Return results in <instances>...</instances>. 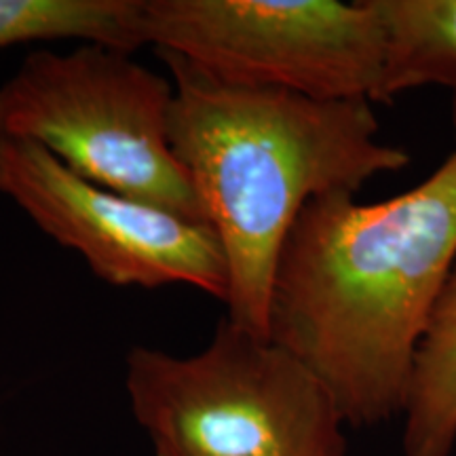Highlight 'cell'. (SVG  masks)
I'll list each match as a JSON object with an SVG mask.
<instances>
[{
	"instance_id": "2",
	"label": "cell",
	"mask_w": 456,
	"mask_h": 456,
	"mask_svg": "<svg viewBox=\"0 0 456 456\" xmlns=\"http://www.w3.org/2000/svg\"><path fill=\"white\" fill-rule=\"evenodd\" d=\"M174 83L171 151L218 235L228 265V319L269 336L279 254L302 208L355 192L410 155L379 140L363 100L319 102L279 89L228 87L159 51Z\"/></svg>"
},
{
	"instance_id": "6",
	"label": "cell",
	"mask_w": 456,
	"mask_h": 456,
	"mask_svg": "<svg viewBox=\"0 0 456 456\" xmlns=\"http://www.w3.org/2000/svg\"><path fill=\"white\" fill-rule=\"evenodd\" d=\"M0 195L94 275L118 288L186 283L226 302L228 265L212 226L81 178L47 148L0 135Z\"/></svg>"
},
{
	"instance_id": "11",
	"label": "cell",
	"mask_w": 456,
	"mask_h": 456,
	"mask_svg": "<svg viewBox=\"0 0 456 456\" xmlns=\"http://www.w3.org/2000/svg\"><path fill=\"white\" fill-rule=\"evenodd\" d=\"M452 125H454V135H456V91L452 98Z\"/></svg>"
},
{
	"instance_id": "3",
	"label": "cell",
	"mask_w": 456,
	"mask_h": 456,
	"mask_svg": "<svg viewBox=\"0 0 456 456\" xmlns=\"http://www.w3.org/2000/svg\"><path fill=\"white\" fill-rule=\"evenodd\" d=\"M174 83L131 53L34 49L0 85V135L47 148L81 178L208 224L169 142ZM209 226V224H208Z\"/></svg>"
},
{
	"instance_id": "7",
	"label": "cell",
	"mask_w": 456,
	"mask_h": 456,
	"mask_svg": "<svg viewBox=\"0 0 456 456\" xmlns=\"http://www.w3.org/2000/svg\"><path fill=\"white\" fill-rule=\"evenodd\" d=\"M383 26L379 102L442 85L456 91V0H370Z\"/></svg>"
},
{
	"instance_id": "9",
	"label": "cell",
	"mask_w": 456,
	"mask_h": 456,
	"mask_svg": "<svg viewBox=\"0 0 456 456\" xmlns=\"http://www.w3.org/2000/svg\"><path fill=\"white\" fill-rule=\"evenodd\" d=\"M51 41L134 53L146 45L142 0H0V49Z\"/></svg>"
},
{
	"instance_id": "4",
	"label": "cell",
	"mask_w": 456,
	"mask_h": 456,
	"mask_svg": "<svg viewBox=\"0 0 456 456\" xmlns=\"http://www.w3.org/2000/svg\"><path fill=\"white\" fill-rule=\"evenodd\" d=\"M125 387L152 442L186 456H349L345 420L322 380L228 317L192 357L134 346Z\"/></svg>"
},
{
	"instance_id": "8",
	"label": "cell",
	"mask_w": 456,
	"mask_h": 456,
	"mask_svg": "<svg viewBox=\"0 0 456 456\" xmlns=\"http://www.w3.org/2000/svg\"><path fill=\"white\" fill-rule=\"evenodd\" d=\"M403 416V454H452L456 446V266L420 342Z\"/></svg>"
},
{
	"instance_id": "5",
	"label": "cell",
	"mask_w": 456,
	"mask_h": 456,
	"mask_svg": "<svg viewBox=\"0 0 456 456\" xmlns=\"http://www.w3.org/2000/svg\"><path fill=\"white\" fill-rule=\"evenodd\" d=\"M142 30L228 87L379 102L385 41L370 0H142Z\"/></svg>"
},
{
	"instance_id": "1",
	"label": "cell",
	"mask_w": 456,
	"mask_h": 456,
	"mask_svg": "<svg viewBox=\"0 0 456 456\" xmlns=\"http://www.w3.org/2000/svg\"><path fill=\"white\" fill-rule=\"evenodd\" d=\"M456 266V151L380 203L302 208L279 254L269 336L332 395L345 425L403 414L420 342Z\"/></svg>"
},
{
	"instance_id": "10",
	"label": "cell",
	"mask_w": 456,
	"mask_h": 456,
	"mask_svg": "<svg viewBox=\"0 0 456 456\" xmlns=\"http://www.w3.org/2000/svg\"><path fill=\"white\" fill-rule=\"evenodd\" d=\"M152 444H155V456H186L167 442H152Z\"/></svg>"
}]
</instances>
